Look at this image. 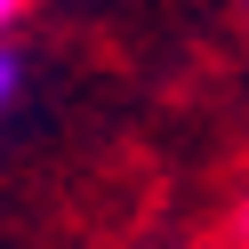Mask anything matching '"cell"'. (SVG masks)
<instances>
[{
	"mask_svg": "<svg viewBox=\"0 0 249 249\" xmlns=\"http://www.w3.org/2000/svg\"><path fill=\"white\" fill-rule=\"evenodd\" d=\"M8 105H17V56L0 49V113H8Z\"/></svg>",
	"mask_w": 249,
	"mask_h": 249,
	"instance_id": "6da1fadb",
	"label": "cell"
},
{
	"mask_svg": "<svg viewBox=\"0 0 249 249\" xmlns=\"http://www.w3.org/2000/svg\"><path fill=\"white\" fill-rule=\"evenodd\" d=\"M17 17H24V0H0V49H8V33H17Z\"/></svg>",
	"mask_w": 249,
	"mask_h": 249,
	"instance_id": "7a4b0ae2",
	"label": "cell"
},
{
	"mask_svg": "<svg viewBox=\"0 0 249 249\" xmlns=\"http://www.w3.org/2000/svg\"><path fill=\"white\" fill-rule=\"evenodd\" d=\"M233 233H241V249H249V201H241V209H233Z\"/></svg>",
	"mask_w": 249,
	"mask_h": 249,
	"instance_id": "3957f363",
	"label": "cell"
}]
</instances>
